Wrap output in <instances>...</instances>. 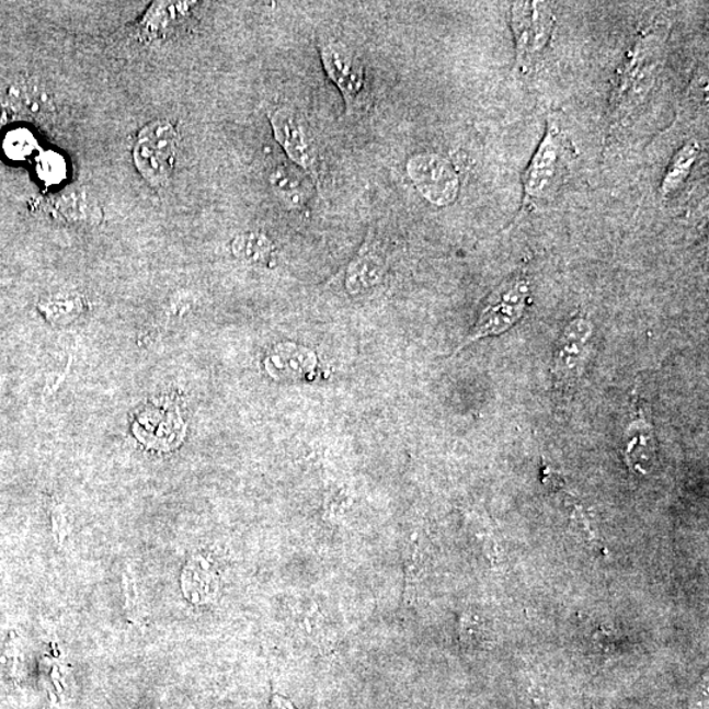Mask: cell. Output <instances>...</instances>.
Masks as SVG:
<instances>
[{"label": "cell", "mask_w": 709, "mask_h": 709, "mask_svg": "<svg viewBox=\"0 0 709 709\" xmlns=\"http://www.w3.org/2000/svg\"><path fill=\"white\" fill-rule=\"evenodd\" d=\"M665 42V33L653 30L642 33L628 50L609 99L613 124L627 122L651 94L664 62Z\"/></svg>", "instance_id": "1"}, {"label": "cell", "mask_w": 709, "mask_h": 709, "mask_svg": "<svg viewBox=\"0 0 709 709\" xmlns=\"http://www.w3.org/2000/svg\"><path fill=\"white\" fill-rule=\"evenodd\" d=\"M572 144L560 125L549 122L545 138L523 178L525 207H542L554 201L568 175Z\"/></svg>", "instance_id": "2"}, {"label": "cell", "mask_w": 709, "mask_h": 709, "mask_svg": "<svg viewBox=\"0 0 709 709\" xmlns=\"http://www.w3.org/2000/svg\"><path fill=\"white\" fill-rule=\"evenodd\" d=\"M516 69L528 72L545 56L556 28L554 13L545 2H516L510 10Z\"/></svg>", "instance_id": "3"}, {"label": "cell", "mask_w": 709, "mask_h": 709, "mask_svg": "<svg viewBox=\"0 0 709 709\" xmlns=\"http://www.w3.org/2000/svg\"><path fill=\"white\" fill-rule=\"evenodd\" d=\"M528 301L529 282L526 276H516L503 283L502 287L493 294L492 300H489L487 307L481 310L474 328L455 354L483 338L506 333L525 316Z\"/></svg>", "instance_id": "4"}, {"label": "cell", "mask_w": 709, "mask_h": 709, "mask_svg": "<svg viewBox=\"0 0 709 709\" xmlns=\"http://www.w3.org/2000/svg\"><path fill=\"white\" fill-rule=\"evenodd\" d=\"M178 137L168 122L146 125L138 135L134 159L138 171L151 185L169 181L175 165Z\"/></svg>", "instance_id": "5"}, {"label": "cell", "mask_w": 709, "mask_h": 709, "mask_svg": "<svg viewBox=\"0 0 709 709\" xmlns=\"http://www.w3.org/2000/svg\"><path fill=\"white\" fill-rule=\"evenodd\" d=\"M407 170L420 194L437 207H447L459 195V175L447 159L436 155L414 156L409 159Z\"/></svg>", "instance_id": "6"}, {"label": "cell", "mask_w": 709, "mask_h": 709, "mask_svg": "<svg viewBox=\"0 0 709 709\" xmlns=\"http://www.w3.org/2000/svg\"><path fill=\"white\" fill-rule=\"evenodd\" d=\"M593 323L585 317H575L567 324L556 344L553 375L559 382L573 384L580 379L593 336Z\"/></svg>", "instance_id": "7"}, {"label": "cell", "mask_w": 709, "mask_h": 709, "mask_svg": "<svg viewBox=\"0 0 709 709\" xmlns=\"http://www.w3.org/2000/svg\"><path fill=\"white\" fill-rule=\"evenodd\" d=\"M621 455L628 469L638 476L651 473L657 464V441H655L654 427L648 421L641 405H638V413L626 428Z\"/></svg>", "instance_id": "8"}, {"label": "cell", "mask_w": 709, "mask_h": 709, "mask_svg": "<svg viewBox=\"0 0 709 709\" xmlns=\"http://www.w3.org/2000/svg\"><path fill=\"white\" fill-rule=\"evenodd\" d=\"M276 140L283 146L291 161L309 172H316L317 152L313 141L304 124L294 112L277 110L270 115Z\"/></svg>", "instance_id": "9"}, {"label": "cell", "mask_w": 709, "mask_h": 709, "mask_svg": "<svg viewBox=\"0 0 709 709\" xmlns=\"http://www.w3.org/2000/svg\"><path fill=\"white\" fill-rule=\"evenodd\" d=\"M322 62L333 82L343 92L347 104L355 102L364 85L363 66L346 46L331 43L322 48Z\"/></svg>", "instance_id": "10"}, {"label": "cell", "mask_w": 709, "mask_h": 709, "mask_svg": "<svg viewBox=\"0 0 709 709\" xmlns=\"http://www.w3.org/2000/svg\"><path fill=\"white\" fill-rule=\"evenodd\" d=\"M0 102L5 117L31 118L46 123L55 112L48 94L32 84L11 85Z\"/></svg>", "instance_id": "11"}, {"label": "cell", "mask_w": 709, "mask_h": 709, "mask_svg": "<svg viewBox=\"0 0 709 709\" xmlns=\"http://www.w3.org/2000/svg\"><path fill=\"white\" fill-rule=\"evenodd\" d=\"M700 155V146L697 141H690L682 146L672 158L671 164L666 170L661 183V192L665 196L674 194L687 182L691 174L694 164L697 163Z\"/></svg>", "instance_id": "12"}, {"label": "cell", "mask_w": 709, "mask_h": 709, "mask_svg": "<svg viewBox=\"0 0 709 709\" xmlns=\"http://www.w3.org/2000/svg\"><path fill=\"white\" fill-rule=\"evenodd\" d=\"M185 590L196 603L209 602L217 594L218 576L209 564L196 560L185 572Z\"/></svg>", "instance_id": "13"}, {"label": "cell", "mask_w": 709, "mask_h": 709, "mask_svg": "<svg viewBox=\"0 0 709 709\" xmlns=\"http://www.w3.org/2000/svg\"><path fill=\"white\" fill-rule=\"evenodd\" d=\"M304 353V348L281 346L274 353L276 355L270 357V373L277 370L283 377L300 376L298 374H304L311 367V363H315L313 355L309 351L307 354Z\"/></svg>", "instance_id": "14"}, {"label": "cell", "mask_w": 709, "mask_h": 709, "mask_svg": "<svg viewBox=\"0 0 709 709\" xmlns=\"http://www.w3.org/2000/svg\"><path fill=\"white\" fill-rule=\"evenodd\" d=\"M57 207L66 217L77 218V220H94L99 217L96 204L88 194L81 191L68 192L59 197Z\"/></svg>", "instance_id": "15"}, {"label": "cell", "mask_w": 709, "mask_h": 709, "mask_svg": "<svg viewBox=\"0 0 709 709\" xmlns=\"http://www.w3.org/2000/svg\"><path fill=\"white\" fill-rule=\"evenodd\" d=\"M460 640L464 648L477 649L487 640V626L480 616L472 613L462 615L460 619Z\"/></svg>", "instance_id": "16"}, {"label": "cell", "mask_w": 709, "mask_h": 709, "mask_svg": "<svg viewBox=\"0 0 709 709\" xmlns=\"http://www.w3.org/2000/svg\"><path fill=\"white\" fill-rule=\"evenodd\" d=\"M271 244L263 236L249 235L238 238L235 253L249 261H261L270 253Z\"/></svg>", "instance_id": "17"}, {"label": "cell", "mask_w": 709, "mask_h": 709, "mask_svg": "<svg viewBox=\"0 0 709 709\" xmlns=\"http://www.w3.org/2000/svg\"><path fill=\"white\" fill-rule=\"evenodd\" d=\"M380 267L377 266V263L370 260L363 261L357 263L356 266L351 270L348 285L351 284H373L379 277Z\"/></svg>", "instance_id": "18"}, {"label": "cell", "mask_w": 709, "mask_h": 709, "mask_svg": "<svg viewBox=\"0 0 709 709\" xmlns=\"http://www.w3.org/2000/svg\"><path fill=\"white\" fill-rule=\"evenodd\" d=\"M39 169H42V176L48 182H59L65 176L64 159L57 155L46 156Z\"/></svg>", "instance_id": "19"}, {"label": "cell", "mask_w": 709, "mask_h": 709, "mask_svg": "<svg viewBox=\"0 0 709 709\" xmlns=\"http://www.w3.org/2000/svg\"><path fill=\"white\" fill-rule=\"evenodd\" d=\"M545 483L551 490H559L564 485V481H562L560 474L551 468L545 469Z\"/></svg>", "instance_id": "20"}, {"label": "cell", "mask_w": 709, "mask_h": 709, "mask_svg": "<svg viewBox=\"0 0 709 709\" xmlns=\"http://www.w3.org/2000/svg\"><path fill=\"white\" fill-rule=\"evenodd\" d=\"M270 709H297L290 700L283 695L274 694L270 701Z\"/></svg>", "instance_id": "21"}]
</instances>
